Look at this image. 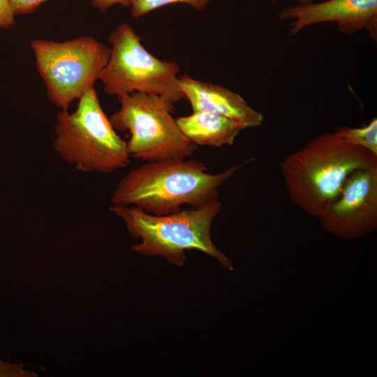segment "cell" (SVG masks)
Listing matches in <instances>:
<instances>
[{"instance_id":"30bf717a","label":"cell","mask_w":377,"mask_h":377,"mask_svg":"<svg viewBox=\"0 0 377 377\" xmlns=\"http://www.w3.org/2000/svg\"><path fill=\"white\" fill-rule=\"evenodd\" d=\"M178 84L193 111L216 113L245 123L249 128L263 124V115L249 105L239 94L221 85L184 75Z\"/></svg>"},{"instance_id":"5bb4252c","label":"cell","mask_w":377,"mask_h":377,"mask_svg":"<svg viewBox=\"0 0 377 377\" xmlns=\"http://www.w3.org/2000/svg\"><path fill=\"white\" fill-rule=\"evenodd\" d=\"M36 373L24 370V364L12 363L8 357L6 362L0 360V377H36Z\"/></svg>"},{"instance_id":"2e32d148","label":"cell","mask_w":377,"mask_h":377,"mask_svg":"<svg viewBox=\"0 0 377 377\" xmlns=\"http://www.w3.org/2000/svg\"><path fill=\"white\" fill-rule=\"evenodd\" d=\"M15 15L28 14L47 0H9Z\"/></svg>"},{"instance_id":"52a82bcc","label":"cell","mask_w":377,"mask_h":377,"mask_svg":"<svg viewBox=\"0 0 377 377\" xmlns=\"http://www.w3.org/2000/svg\"><path fill=\"white\" fill-rule=\"evenodd\" d=\"M31 46L47 96L61 110L94 87L110 55V47L89 36L64 42L34 39Z\"/></svg>"},{"instance_id":"7c38bea8","label":"cell","mask_w":377,"mask_h":377,"mask_svg":"<svg viewBox=\"0 0 377 377\" xmlns=\"http://www.w3.org/2000/svg\"><path fill=\"white\" fill-rule=\"evenodd\" d=\"M334 133L356 147L362 148L377 156V119L360 128L338 127Z\"/></svg>"},{"instance_id":"4fadbf2b","label":"cell","mask_w":377,"mask_h":377,"mask_svg":"<svg viewBox=\"0 0 377 377\" xmlns=\"http://www.w3.org/2000/svg\"><path fill=\"white\" fill-rule=\"evenodd\" d=\"M209 2V0H132L131 14L137 19L165 6L177 3H185L200 11L206 8Z\"/></svg>"},{"instance_id":"277c9868","label":"cell","mask_w":377,"mask_h":377,"mask_svg":"<svg viewBox=\"0 0 377 377\" xmlns=\"http://www.w3.org/2000/svg\"><path fill=\"white\" fill-rule=\"evenodd\" d=\"M55 135V151L79 171L108 173L130 163L127 142L117 134L94 87L79 98L74 112H58Z\"/></svg>"},{"instance_id":"6da1fadb","label":"cell","mask_w":377,"mask_h":377,"mask_svg":"<svg viewBox=\"0 0 377 377\" xmlns=\"http://www.w3.org/2000/svg\"><path fill=\"white\" fill-rule=\"evenodd\" d=\"M186 159L148 162L131 170L117 185L112 205L157 216L178 212L184 205L200 207L219 200L218 188L242 166L211 174L202 162Z\"/></svg>"},{"instance_id":"d6986e66","label":"cell","mask_w":377,"mask_h":377,"mask_svg":"<svg viewBox=\"0 0 377 377\" xmlns=\"http://www.w3.org/2000/svg\"><path fill=\"white\" fill-rule=\"evenodd\" d=\"M271 3H276L282 0H268ZM297 2V4H307L313 2L314 0H293Z\"/></svg>"},{"instance_id":"ac0fdd59","label":"cell","mask_w":377,"mask_h":377,"mask_svg":"<svg viewBox=\"0 0 377 377\" xmlns=\"http://www.w3.org/2000/svg\"><path fill=\"white\" fill-rule=\"evenodd\" d=\"M365 29L367 30L369 33V38L376 43V36H377V17L371 20L369 24L367 25Z\"/></svg>"},{"instance_id":"9a60e30c","label":"cell","mask_w":377,"mask_h":377,"mask_svg":"<svg viewBox=\"0 0 377 377\" xmlns=\"http://www.w3.org/2000/svg\"><path fill=\"white\" fill-rule=\"evenodd\" d=\"M15 13L9 0H0V28L8 29L15 23Z\"/></svg>"},{"instance_id":"e0dca14e","label":"cell","mask_w":377,"mask_h":377,"mask_svg":"<svg viewBox=\"0 0 377 377\" xmlns=\"http://www.w3.org/2000/svg\"><path fill=\"white\" fill-rule=\"evenodd\" d=\"M132 0H92V5L101 11H105L113 5L131 6Z\"/></svg>"},{"instance_id":"3957f363","label":"cell","mask_w":377,"mask_h":377,"mask_svg":"<svg viewBox=\"0 0 377 377\" xmlns=\"http://www.w3.org/2000/svg\"><path fill=\"white\" fill-rule=\"evenodd\" d=\"M110 211L120 217L129 233L141 243L132 247L145 256H158L182 265L185 251L196 249L217 260L223 268L232 270V261L214 244L212 223L221 210L217 200L207 205L163 216L147 213L136 207L114 205Z\"/></svg>"},{"instance_id":"5b68a950","label":"cell","mask_w":377,"mask_h":377,"mask_svg":"<svg viewBox=\"0 0 377 377\" xmlns=\"http://www.w3.org/2000/svg\"><path fill=\"white\" fill-rule=\"evenodd\" d=\"M120 108L109 119L114 130L128 131L130 156L148 162L186 159L196 145L181 131L172 116L174 104L142 92L117 96Z\"/></svg>"},{"instance_id":"7a4b0ae2","label":"cell","mask_w":377,"mask_h":377,"mask_svg":"<svg viewBox=\"0 0 377 377\" xmlns=\"http://www.w3.org/2000/svg\"><path fill=\"white\" fill-rule=\"evenodd\" d=\"M376 167V156L334 133H324L287 156L280 170L290 200L318 219L352 172Z\"/></svg>"},{"instance_id":"9c48e42d","label":"cell","mask_w":377,"mask_h":377,"mask_svg":"<svg viewBox=\"0 0 377 377\" xmlns=\"http://www.w3.org/2000/svg\"><path fill=\"white\" fill-rule=\"evenodd\" d=\"M376 17L377 0H324L293 5L278 14L280 20H293L289 25L291 36L306 27L323 22H334L341 34L351 36L365 29Z\"/></svg>"},{"instance_id":"8fae6325","label":"cell","mask_w":377,"mask_h":377,"mask_svg":"<svg viewBox=\"0 0 377 377\" xmlns=\"http://www.w3.org/2000/svg\"><path fill=\"white\" fill-rule=\"evenodd\" d=\"M176 121L183 134L196 146L232 145L237 135L249 128L242 121L206 111H193Z\"/></svg>"},{"instance_id":"8992f818","label":"cell","mask_w":377,"mask_h":377,"mask_svg":"<svg viewBox=\"0 0 377 377\" xmlns=\"http://www.w3.org/2000/svg\"><path fill=\"white\" fill-rule=\"evenodd\" d=\"M108 41L110 58L99 76L107 94L117 97L142 92L163 97L172 104L185 99L177 82L178 65L161 60L148 52L129 24L118 25Z\"/></svg>"},{"instance_id":"ba28073f","label":"cell","mask_w":377,"mask_h":377,"mask_svg":"<svg viewBox=\"0 0 377 377\" xmlns=\"http://www.w3.org/2000/svg\"><path fill=\"white\" fill-rule=\"evenodd\" d=\"M322 228L346 240L377 228V167L359 169L345 181L338 197L318 218Z\"/></svg>"}]
</instances>
